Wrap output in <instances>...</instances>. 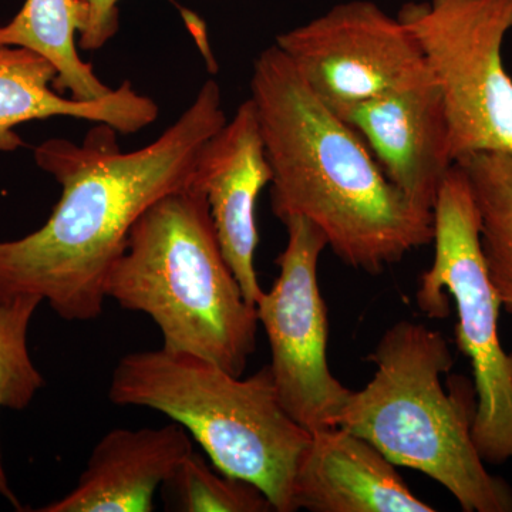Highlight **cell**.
<instances>
[{"instance_id": "obj_3", "label": "cell", "mask_w": 512, "mask_h": 512, "mask_svg": "<svg viewBox=\"0 0 512 512\" xmlns=\"http://www.w3.org/2000/svg\"><path fill=\"white\" fill-rule=\"evenodd\" d=\"M104 292L121 308L150 316L171 352L210 360L235 376L255 352L256 308L225 261L194 180L138 218Z\"/></svg>"}, {"instance_id": "obj_9", "label": "cell", "mask_w": 512, "mask_h": 512, "mask_svg": "<svg viewBox=\"0 0 512 512\" xmlns=\"http://www.w3.org/2000/svg\"><path fill=\"white\" fill-rule=\"evenodd\" d=\"M275 45L332 110L434 82L409 29L370 0L338 3Z\"/></svg>"}, {"instance_id": "obj_10", "label": "cell", "mask_w": 512, "mask_h": 512, "mask_svg": "<svg viewBox=\"0 0 512 512\" xmlns=\"http://www.w3.org/2000/svg\"><path fill=\"white\" fill-rule=\"evenodd\" d=\"M333 111L365 141L390 183L421 210L433 212L454 165L437 84H419Z\"/></svg>"}, {"instance_id": "obj_8", "label": "cell", "mask_w": 512, "mask_h": 512, "mask_svg": "<svg viewBox=\"0 0 512 512\" xmlns=\"http://www.w3.org/2000/svg\"><path fill=\"white\" fill-rule=\"evenodd\" d=\"M288 242L276 259L279 275L255 303L271 349L272 379L289 416L309 433L338 427L348 387L328 365V309L318 266L328 248L325 235L301 217L284 222Z\"/></svg>"}, {"instance_id": "obj_19", "label": "cell", "mask_w": 512, "mask_h": 512, "mask_svg": "<svg viewBox=\"0 0 512 512\" xmlns=\"http://www.w3.org/2000/svg\"><path fill=\"white\" fill-rule=\"evenodd\" d=\"M89 9L86 28L80 32L79 47L87 52L103 49L119 30L120 0H84Z\"/></svg>"}, {"instance_id": "obj_16", "label": "cell", "mask_w": 512, "mask_h": 512, "mask_svg": "<svg viewBox=\"0 0 512 512\" xmlns=\"http://www.w3.org/2000/svg\"><path fill=\"white\" fill-rule=\"evenodd\" d=\"M456 164L476 200L488 274L501 306L512 316V154H470Z\"/></svg>"}, {"instance_id": "obj_1", "label": "cell", "mask_w": 512, "mask_h": 512, "mask_svg": "<svg viewBox=\"0 0 512 512\" xmlns=\"http://www.w3.org/2000/svg\"><path fill=\"white\" fill-rule=\"evenodd\" d=\"M227 120L220 86L208 80L173 126L140 150L123 153L117 130L104 123L80 146L63 138L37 146V167L62 185V197L43 227L0 241V302L37 296L60 318H99L107 275L138 218L192 183L205 144Z\"/></svg>"}, {"instance_id": "obj_11", "label": "cell", "mask_w": 512, "mask_h": 512, "mask_svg": "<svg viewBox=\"0 0 512 512\" xmlns=\"http://www.w3.org/2000/svg\"><path fill=\"white\" fill-rule=\"evenodd\" d=\"M271 180L258 114L254 101L248 99L205 144L194 183L207 197L225 261L245 299L254 306L264 292L255 271L259 242L255 207Z\"/></svg>"}, {"instance_id": "obj_18", "label": "cell", "mask_w": 512, "mask_h": 512, "mask_svg": "<svg viewBox=\"0 0 512 512\" xmlns=\"http://www.w3.org/2000/svg\"><path fill=\"white\" fill-rule=\"evenodd\" d=\"M167 510L181 512H272L264 491L242 478L211 468L192 451L163 484Z\"/></svg>"}, {"instance_id": "obj_5", "label": "cell", "mask_w": 512, "mask_h": 512, "mask_svg": "<svg viewBox=\"0 0 512 512\" xmlns=\"http://www.w3.org/2000/svg\"><path fill=\"white\" fill-rule=\"evenodd\" d=\"M109 399L170 417L215 468L255 484L275 512L295 511L293 483L311 433L282 406L269 366L241 379L188 353L134 352L114 367Z\"/></svg>"}, {"instance_id": "obj_2", "label": "cell", "mask_w": 512, "mask_h": 512, "mask_svg": "<svg viewBox=\"0 0 512 512\" xmlns=\"http://www.w3.org/2000/svg\"><path fill=\"white\" fill-rule=\"evenodd\" d=\"M271 167V208L325 235L343 264L382 274L433 242V212L384 175L365 141L316 96L274 45L254 63L251 97Z\"/></svg>"}, {"instance_id": "obj_13", "label": "cell", "mask_w": 512, "mask_h": 512, "mask_svg": "<svg viewBox=\"0 0 512 512\" xmlns=\"http://www.w3.org/2000/svg\"><path fill=\"white\" fill-rule=\"evenodd\" d=\"M194 451L178 423L114 429L93 448L76 487L39 512H150L154 495Z\"/></svg>"}, {"instance_id": "obj_15", "label": "cell", "mask_w": 512, "mask_h": 512, "mask_svg": "<svg viewBox=\"0 0 512 512\" xmlns=\"http://www.w3.org/2000/svg\"><path fill=\"white\" fill-rule=\"evenodd\" d=\"M89 9L84 0H26L6 25L0 26V45L33 50L55 66L56 92L76 100H99L111 89L83 62L76 35L86 28Z\"/></svg>"}, {"instance_id": "obj_14", "label": "cell", "mask_w": 512, "mask_h": 512, "mask_svg": "<svg viewBox=\"0 0 512 512\" xmlns=\"http://www.w3.org/2000/svg\"><path fill=\"white\" fill-rule=\"evenodd\" d=\"M55 66L33 50L0 45V153L25 146L15 128L28 121L53 117L109 124L120 133L143 130L157 120L156 101L124 82L99 100H76L50 89Z\"/></svg>"}, {"instance_id": "obj_12", "label": "cell", "mask_w": 512, "mask_h": 512, "mask_svg": "<svg viewBox=\"0 0 512 512\" xmlns=\"http://www.w3.org/2000/svg\"><path fill=\"white\" fill-rule=\"evenodd\" d=\"M293 508L312 512H433L370 441L343 427L315 431L296 470Z\"/></svg>"}, {"instance_id": "obj_17", "label": "cell", "mask_w": 512, "mask_h": 512, "mask_svg": "<svg viewBox=\"0 0 512 512\" xmlns=\"http://www.w3.org/2000/svg\"><path fill=\"white\" fill-rule=\"evenodd\" d=\"M37 296H19L0 302V409L23 410L45 386V379L30 356V322L42 305ZM0 497L20 507L10 488L0 450Z\"/></svg>"}, {"instance_id": "obj_6", "label": "cell", "mask_w": 512, "mask_h": 512, "mask_svg": "<svg viewBox=\"0 0 512 512\" xmlns=\"http://www.w3.org/2000/svg\"><path fill=\"white\" fill-rule=\"evenodd\" d=\"M433 264L421 274L416 302L424 315L457 311L458 350L470 360L477 409L473 441L485 464L512 460V353L498 335L500 298L485 264L480 215L466 173L454 164L433 207Z\"/></svg>"}, {"instance_id": "obj_4", "label": "cell", "mask_w": 512, "mask_h": 512, "mask_svg": "<svg viewBox=\"0 0 512 512\" xmlns=\"http://www.w3.org/2000/svg\"><path fill=\"white\" fill-rule=\"evenodd\" d=\"M375 376L350 393L338 427L363 437L394 466L426 474L464 512H512V488L488 473L473 441L477 397L464 377L441 376L454 357L440 332L402 320L386 330L366 357Z\"/></svg>"}, {"instance_id": "obj_7", "label": "cell", "mask_w": 512, "mask_h": 512, "mask_svg": "<svg viewBox=\"0 0 512 512\" xmlns=\"http://www.w3.org/2000/svg\"><path fill=\"white\" fill-rule=\"evenodd\" d=\"M397 18L443 97L454 164L470 154H512V79L503 60L512 0L407 2Z\"/></svg>"}]
</instances>
